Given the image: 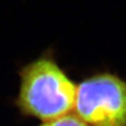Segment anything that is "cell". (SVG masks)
Wrapping results in <instances>:
<instances>
[{
    "instance_id": "obj_2",
    "label": "cell",
    "mask_w": 126,
    "mask_h": 126,
    "mask_svg": "<svg viewBox=\"0 0 126 126\" xmlns=\"http://www.w3.org/2000/svg\"><path fill=\"white\" fill-rule=\"evenodd\" d=\"M76 115L89 126H126V82L102 74L77 87Z\"/></svg>"
},
{
    "instance_id": "obj_3",
    "label": "cell",
    "mask_w": 126,
    "mask_h": 126,
    "mask_svg": "<svg viewBox=\"0 0 126 126\" xmlns=\"http://www.w3.org/2000/svg\"><path fill=\"white\" fill-rule=\"evenodd\" d=\"M40 126H89L76 114H67L53 120L47 121Z\"/></svg>"
},
{
    "instance_id": "obj_1",
    "label": "cell",
    "mask_w": 126,
    "mask_h": 126,
    "mask_svg": "<svg viewBox=\"0 0 126 126\" xmlns=\"http://www.w3.org/2000/svg\"><path fill=\"white\" fill-rule=\"evenodd\" d=\"M77 87L49 58H40L23 69L19 104L24 111L50 121L75 109Z\"/></svg>"
}]
</instances>
